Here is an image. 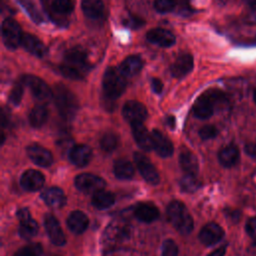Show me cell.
<instances>
[{
	"label": "cell",
	"instance_id": "obj_45",
	"mask_svg": "<svg viewBox=\"0 0 256 256\" xmlns=\"http://www.w3.org/2000/svg\"><path fill=\"white\" fill-rule=\"evenodd\" d=\"M226 253V245H223L215 250H213L211 253H209L207 256H224Z\"/></svg>",
	"mask_w": 256,
	"mask_h": 256
},
{
	"label": "cell",
	"instance_id": "obj_24",
	"mask_svg": "<svg viewBox=\"0 0 256 256\" xmlns=\"http://www.w3.org/2000/svg\"><path fill=\"white\" fill-rule=\"evenodd\" d=\"M21 44L28 52H30L34 56L43 57L47 53V49L43 44V42L40 41L36 36L32 34H29V33L23 34Z\"/></svg>",
	"mask_w": 256,
	"mask_h": 256
},
{
	"label": "cell",
	"instance_id": "obj_49",
	"mask_svg": "<svg viewBox=\"0 0 256 256\" xmlns=\"http://www.w3.org/2000/svg\"><path fill=\"white\" fill-rule=\"evenodd\" d=\"M253 100H254V102L256 103V89H255L254 92H253Z\"/></svg>",
	"mask_w": 256,
	"mask_h": 256
},
{
	"label": "cell",
	"instance_id": "obj_34",
	"mask_svg": "<svg viewBox=\"0 0 256 256\" xmlns=\"http://www.w3.org/2000/svg\"><path fill=\"white\" fill-rule=\"evenodd\" d=\"M199 185H200L199 181L197 180L196 176H193V175L185 174L180 180L181 189L188 193H192L196 191L199 188Z\"/></svg>",
	"mask_w": 256,
	"mask_h": 256
},
{
	"label": "cell",
	"instance_id": "obj_43",
	"mask_svg": "<svg viewBox=\"0 0 256 256\" xmlns=\"http://www.w3.org/2000/svg\"><path fill=\"white\" fill-rule=\"evenodd\" d=\"M245 22L249 25H256V5L250 6L245 16Z\"/></svg>",
	"mask_w": 256,
	"mask_h": 256
},
{
	"label": "cell",
	"instance_id": "obj_48",
	"mask_svg": "<svg viewBox=\"0 0 256 256\" xmlns=\"http://www.w3.org/2000/svg\"><path fill=\"white\" fill-rule=\"evenodd\" d=\"M246 4H248L249 6H253L256 5V0H243Z\"/></svg>",
	"mask_w": 256,
	"mask_h": 256
},
{
	"label": "cell",
	"instance_id": "obj_38",
	"mask_svg": "<svg viewBox=\"0 0 256 256\" xmlns=\"http://www.w3.org/2000/svg\"><path fill=\"white\" fill-rule=\"evenodd\" d=\"M175 0H154V8L159 13H167L174 9Z\"/></svg>",
	"mask_w": 256,
	"mask_h": 256
},
{
	"label": "cell",
	"instance_id": "obj_15",
	"mask_svg": "<svg viewBox=\"0 0 256 256\" xmlns=\"http://www.w3.org/2000/svg\"><path fill=\"white\" fill-rule=\"evenodd\" d=\"M44 182H45L44 175L40 171L34 170V169L26 170L21 175V178H20L21 187L24 190L30 191V192L40 190L44 185Z\"/></svg>",
	"mask_w": 256,
	"mask_h": 256
},
{
	"label": "cell",
	"instance_id": "obj_4",
	"mask_svg": "<svg viewBox=\"0 0 256 256\" xmlns=\"http://www.w3.org/2000/svg\"><path fill=\"white\" fill-rule=\"evenodd\" d=\"M225 101V95L222 91L211 89L204 92L194 103L193 113L197 118L207 119L212 116L217 104Z\"/></svg>",
	"mask_w": 256,
	"mask_h": 256
},
{
	"label": "cell",
	"instance_id": "obj_16",
	"mask_svg": "<svg viewBox=\"0 0 256 256\" xmlns=\"http://www.w3.org/2000/svg\"><path fill=\"white\" fill-rule=\"evenodd\" d=\"M153 149L161 157H169L173 153L172 142L158 129H154L151 133Z\"/></svg>",
	"mask_w": 256,
	"mask_h": 256
},
{
	"label": "cell",
	"instance_id": "obj_1",
	"mask_svg": "<svg viewBox=\"0 0 256 256\" xmlns=\"http://www.w3.org/2000/svg\"><path fill=\"white\" fill-rule=\"evenodd\" d=\"M87 53L81 47H73L64 55V63L59 66V71L67 78L81 79L86 72Z\"/></svg>",
	"mask_w": 256,
	"mask_h": 256
},
{
	"label": "cell",
	"instance_id": "obj_13",
	"mask_svg": "<svg viewBox=\"0 0 256 256\" xmlns=\"http://www.w3.org/2000/svg\"><path fill=\"white\" fill-rule=\"evenodd\" d=\"M44 226L49 239L54 245L62 246L66 243L65 235L60 226V223L53 215L49 214L45 216Z\"/></svg>",
	"mask_w": 256,
	"mask_h": 256
},
{
	"label": "cell",
	"instance_id": "obj_27",
	"mask_svg": "<svg viewBox=\"0 0 256 256\" xmlns=\"http://www.w3.org/2000/svg\"><path fill=\"white\" fill-rule=\"evenodd\" d=\"M113 171L115 176L121 180H128L134 176V166L126 159H118L114 162Z\"/></svg>",
	"mask_w": 256,
	"mask_h": 256
},
{
	"label": "cell",
	"instance_id": "obj_22",
	"mask_svg": "<svg viewBox=\"0 0 256 256\" xmlns=\"http://www.w3.org/2000/svg\"><path fill=\"white\" fill-rule=\"evenodd\" d=\"M89 225L87 215L79 210L73 211L67 218V226L69 230L75 234H82Z\"/></svg>",
	"mask_w": 256,
	"mask_h": 256
},
{
	"label": "cell",
	"instance_id": "obj_2",
	"mask_svg": "<svg viewBox=\"0 0 256 256\" xmlns=\"http://www.w3.org/2000/svg\"><path fill=\"white\" fill-rule=\"evenodd\" d=\"M167 217L169 222L181 234H189L194 227V221L184 203L173 200L167 206Z\"/></svg>",
	"mask_w": 256,
	"mask_h": 256
},
{
	"label": "cell",
	"instance_id": "obj_21",
	"mask_svg": "<svg viewBox=\"0 0 256 256\" xmlns=\"http://www.w3.org/2000/svg\"><path fill=\"white\" fill-rule=\"evenodd\" d=\"M193 69V57L190 54H181L171 66V74L175 78H182Z\"/></svg>",
	"mask_w": 256,
	"mask_h": 256
},
{
	"label": "cell",
	"instance_id": "obj_19",
	"mask_svg": "<svg viewBox=\"0 0 256 256\" xmlns=\"http://www.w3.org/2000/svg\"><path fill=\"white\" fill-rule=\"evenodd\" d=\"M132 127V133L133 137L138 144V146L145 150L149 151L153 149V143H152V135L149 133L147 128L144 126L143 123H134L131 124Z\"/></svg>",
	"mask_w": 256,
	"mask_h": 256
},
{
	"label": "cell",
	"instance_id": "obj_18",
	"mask_svg": "<svg viewBox=\"0 0 256 256\" xmlns=\"http://www.w3.org/2000/svg\"><path fill=\"white\" fill-rule=\"evenodd\" d=\"M146 37L148 41L161 47H170L176 41L174 34L163 28H154L148 31Z\"/></svg>",
	"mask_w": 256,
	"mask_h": 256
},
{
	"label": "cell",
	"instance_id": "obj_29",
	"mask_svg": "<svg viewBox=\"0 0 256 256\" xmlns=\"http://www.w3.org/2000/svg\"><path fill=\"white\" fill-rule=\"evenodd\" d=\"M143 67V61L139 56L132 55L127 57L120 65V70L125 76H133L140 72Z\"/></svg>",
	"mask_w": 256,
	"mask_h": 256
},
{
	"label": "cell",
	"instance_id": "obj_44",
	"mask_svg": "<svg viewBox=\"0 0 256 256\" xmlns=\"http://www.w3.org/2000/svg\"><path fill=\"white\" fill-rule=\"evenodd\" d=\"M151 88L156 94H160L163 90L162 81L158 78H152L151 79Z\"/></svg>",
	"mask_w": 256,
	"mask_h": 256
},
{
	"label": "cell",
	"instance_id": "obj_40",
	"mask_svg": "<svg viewBox=\"0 0 256 256\" xmlns=\"http://www.w3.org/2000/svg\"><path fill=\"white\" fill-rule=\"evenodd\" d=\"M218 134V130L215 126L213 125H206L203 126L200 130H199V136L201 137V139L203 140H209L212 138H215Z\"/></svg>",
	"mask_w": 256,
	"mask_h": 256
},
{
	"label": "cell",
	"instance_id": "obj_46",
	"mask_svg": "<svg viewBox=\"0 0 256 256\" xmlns=\"http://www.w3.org/2000/svg\"><path fill=\"white\" fill-rule=\"evenodd\" d=\"M245 151H246V153H247L248 155L255 157V156H256V145H255V144H252V143L247 144V145L245 146Z\"/></svg>",
	"mask_w": 256,
	"mask_h": 256
},
{
	"label": "cell",
	"instance_id": "obj_11",
	"mask_svg": "<svg viewBox=\"0 0 256 256\" xmlns=\"http://www.w3.org/2000/svg\"><path fill=\"white\" fill-rule=\"evenodd\" d=\"M122 115L131 124L142 123L147 118V109L142 103L136 100H130L124 104Z\"/></svg>",
	"mask_w": 256,
	"mask_h": 256
},
{
	"label": "cell",
	"instance_id": "obj_6",
	"mask_svg": "<svg viewBox=\"0 0 256 256\" xmlns=\"http://www.w3.org/2000/svg\"><path fill=\"white\" fill-rule=\"evenodd\" d=\"M2 39L5 46L9 49H16L22 41V33L19 24L12 18H6L1 27Z\"/></svg>",
	"mask_w": 256,
	"mask_h": 256
},
{
	"label": "cell",
	"instance_id": "obj_47",
	"mask_svg": "<svg viewBox=\"0 0 256 256\" xmlns=\"http://www.w3.org/2000/svg\"><path fill=\"white\" fill-rule=\"evenodd\" d=\"M166 125L169 126V127H171V128H174V126H175V119H174L172 116L167 117V119H166Z\"/></svg>",
	"mask_w": 256,
	"mask_h": 256
},
{
	"label": "cell",
	"instance_id": "obj_10",
	"mask_svg": "<svg viewBox=\"0 0 256 256\" xmlns=\"http://www.w3.org/2000/svg\"><path fill=\"white\" fill-rule=\"evenodd\" d=\"M18 220L20 222L19 225V235L23 239H31L36 236L38 232V224L37 222L31 218L30 212L27 208H21L16 213Z\"/></svg>",
	"mask_w": 256,
	"mask_h": 256
},
{
	"label": "cell",
	"instance_id": "obj_33",
	"mask_svg": "<svg viewBox=\"0 0 256 256\" xmlns=\"http://www.w3.org/2000/svg\"><path fill=\"white\" fill-rule=\"evenodd\" d=\"M100 146H101L103 151L112 152L118 146V137H117V135L112 133V132L105 133L102 136L101 140H100Z\"/></svg>",
	"mask_w": 256,
	"mask_h": 256
},
{
	"label": "cell",
	"instance_id": "obj_9",
	"mask_svg": "<svg viewBox=\"0 0 256 256\" xmlns=\"http://www.w3.org/2000/svg\"><path fill=\"white\" fill-rule=\"evenodd\" d=\"M22 82L26 85L35 98L41 101H47L52 97V91L48 85L39 77L34 75H24Z\"/></svg>",
	"mask_w": 256,
	"mask_h": 256
},
{
	"label": "cell",
	"instance_id": "obj_7",
	"mask_svg": "<svg viewBox=\"0 0 256 256\" xmlns=\"http://www.w3.org/2000/svg\"><path fill=\"white\" fill-rule=\"evenodd\" d=\"M74 184L79 191L86 194H95L104 190L106 186V182L103 178L91 173H82L77 175L74 180Z\"/></svg>",
	"mask_w": 256,
	"mask_h": 256
},
{
	"label": "cell",
	"instance_id": "obj_26",
	"mask_svg": "<svg viewBox=\"0 0 256 256\" xmlns=\"http://www.w3.org/2000/svg\"><path fill=\"white\" fill-rule=\"evenodd\" d=\"M179 163L185 174L196 176L199 170L197 157L189 150H183L179 156Z\"/></svg>",
	"mask_w": 256,
	"mask_h": 256
},
{
	"label": "cell",
	"instance_id": "obj_37",
	"mask_svg": "<svg viewBox=\"0 0 256 256\" xmlns=\"http://www.w3.org/2000/svg\"><path fill=\"white\" fill-rule=\"evenodd\" d=\"M178 246L172 239H166L161 247V256H177Z\"/></svg>",
	"mask_w": 256,
	"mask_h": 256
},
{
	"label": "cell",
	"instance_id": "obj_5",
	"mask_svg": "<svg viewBox=\"0 0 256 256\" xmlns=\"http://www.w3.org/2000/svg\"><path fill=\"white\" fill-rule=\"evenodd\" d=\"M103 90L105 96L111 99L119 97L126 88V76L120 68L108 67L103 75Z\"/></svg>",
	"mask_w": 256,
	"mask_h": 256
},
{
	"label": "cell",
	"instance_id": "obj_25",
	"mask_svg": "<svg viewBox=\"0 0 256 256\" xmlns=\"http://www.w3.org/2000/svg\"><path fill=\"white\" fill-rule=\"evenodd\" d=\"M240 159V152L237 146L230 144L223 147L218 153V160L220 164L226 168L233 167Z\"/></svg>",
	"mask_w": 256,
	"mask_h": 256
},
{
	"label": "cell",
	"instance_id": "obj_35",
	"mask_svg": "<svg viewBox=\"0 0 256 256\" xmlns=\"http://www.w3.org/2000/svg\"><path fill=\"white\" fill-rule=\"evenodd\" d=\"M42 254V246L39 243H32L20 248L14 256H40Z\"/></svg>",
	"mask_w": 256,
	"mask_h": 256
},
{
	"label": "cell",
	"instance_id": "obj_41",
	"mask_svg": "<svg viewBox=\"0 0 256 256\" xmlns=\"http://www.w3.org/2000/svg\"><path fill=\"white\" fill-rule=\"evenodd\" d=\"M123 24L132 29H136L143 26L145 24V21L138 16H130L123 20Z\"/></svg>",
	"mask_w": 256,
	"mask_h": 256
},
{
	"label": "cell",
	"instance_id": "obj_20",
	"mask_svg": "<svg viewBox=\"0 0 256 256\" xmlns=\"http://www.w3.org/2000/svg\"><path fill=\"white\" fill-rule=\"evenodd\" d=\"M44 203L52 208H61L66 203L64 191L59 187H49L41 194Z\"/></svg>",
	"mask_w": 256,
	"mask_h": 256
},
{
	"label": "cell",
	"instance_id": "obj_17",
	"mask_svg": "<svg viewBox=\"0 0 256 256\" xmlns=\"http://www.w3.org/2000/svg\"><path fill=\"white\" fill-rule=\"evenodd\" d=\"M92 158V150L85 144H78L73 146L69 151L70 161L78 167L86 166Z\"/></svg>",
	"mask_w": 256,
	"mask_h": 256
},
{
	"label": "cell",
	"instance_id": "obj_3",
	"mask_svg": "<svg viewBox=\"0 0 256 256\" xmlns=\"http://www.w3.org/2000/svg\"><path fill=\"white\" fill-rule=\"evenodd\" d=\"M53 94L55 105L61 117L65 120H71L74 118L78 110V100L73 92L62 84H58L55 87Z\"/></svg>",
	"mask_w": 256,
	"mask_h": 256
},
{
	"label": "cell",
	"instance_id": "obj_14",
	"mask_svg": "<svg viewBox=\"0 0 256 256\" xmlns=\"http://www.w3.org/2000/svg\"><path fill=\"white\" fill-rule=\"evenodd\" d=\"M28 157L36 165L41 167H48L53 163V156L51 152L39 144H31L26 148Z\"/></svg>",
	"mask_w": 256,
	"mask_h": 256
},
{
	"label": "cell",
	"instance_id": "obj_31",
	"mask_svg": "<svg viewBox=\"0 0 256 256\" xmlns=\"http://www.w3.org/2000/svg\"><path fill=\"white\" fill-rule=\"evenodd\" d=\"M48 117L47 108L44 105L35 106L29 114V123L34 128H40L44 125Z\"/></svg>",
	"mask_w": 256,
	"mask_h": 256
},
{
	"label": "cell",
	"instance_id": "obj_28",
	"mask_svg": "<svg viewBox=\"0 0 256 256\" xmlns=\"http://www.w3.org/2000/svg\"><path fill=\"white\" fill-rule=\"evenodd\" d=\"M81 7L84 14L91 19L101 17L104 12V4L102 0H82Z\"/></svg>",
	"mask_w": 256,
	"mask_h": 256
},
{
	"label": "cell",
	"instance_id": "obj_32",
	"mask_svg": "<svg viewBox=\"0 0 256 256\" xmlns=\"http://www.w3.org/2000/svg\"><path fill=\"white\" fill-rule=\"evenodd\" d=\"M74 9L72 0H53L51 3V10L54 14L63 16L70 14Z\"/></svg>",
	"mask_w": 256,
	"mask_h": 256
},
{
	"label": "cell",
	"instance_id": "obj_23",
	"mask_svg": "<svg viewBox=\"0 0 256 256\" xmlns=\"http://www.w3.org/2000/svg\"><path fill=\"white\" fill-rule=\"evenodd\" d=\"M134 215L141 222L151 223L159 217V211L152 203H139L134 210Z\"/></svg>",
	"mask_w": 256,
	"mask_h": 256
},
{
	"label": "cell",
	"instance_id": "obj_39",
	"mask_svg": "<svg viewBox=\"0 0 256 256\" xmlns=\"http://www.w3.org/2000/svg\"><path fill=\"white\" fill-rule=\"evenodd\" d=\"M22 96H23V87L20 83H17L11 89L8 98L13 105H18L22 99Z\"/></svg>",
	"mask_w": 256,
	"mask_h": 256
},
{
	"label": "cell",
	"instance_id": "obj_8",
	"mask_svg": "<svg viewBox=\"0 0 256 256\" xmlns=\"http://www.w3.org/2000/svg\"><path fill=\"white\" fill-rule=\"evenodd\" d=\"M134 161L138 171L146 182L151 185H157L159 183L160 176L157 169L144 154L140 152L134 153Z\"/></svg>",
	"mask_w": 256,
	"mask_h": 256
},
{
	"label": "cell",
	"instance_id": "obj_36",
	"mask_svg": "<svg viewBox=\"0 0 256 256\" xmlns=\"http://www.w3.org/2000/svg\"><path fill=\"white\" fill-rule=\"evenodd\" d=\"M20 3L25 8V10L27 11V13L32 18L33 21H35L37 23L42 21V17L40 15V13L38 12L37 8L35 7L34 3L31 0H20Z\"/></svg>",
	"mask_w": 256,
	"mask_h": 256
},
{
	"label": "cell",
	"instance_id": "obj_42",
	"mask_svg": "<svg viewBox=\"0 0 256 256\" xmlns=\"http://www.w3.org/2000/svg\"><path fill=\"white\" fill-rule=\"evenodd\" d=\"M245 230L247 234L254 240H256V216L250 218L245 225Z\"/></svg>",
	"mask_w": 256,
	"mask_h": 256
},
{
	"label": "cell",
	"instance_id": "obj_12",
	"mask_svg": "<svg viewBox=\"0 0 256 256\" xmlns=\"http://www.w3.org/2000/svg\"><path fill=\"white\" fill-rule=\"evenodd\" d=\"M224 235L225 232L219 224L215 222H210L203 226V228L200 230L199 240L202 244L206 246H212L221 241Z\"/></svg>",
	"mask_w": 256,
	"mask_h": 256
},
{
	"label": "cell",
	"instance_id": "obj_30",
	"mask_svg": "<svg viewBox=\"0 0 256 256\" xmlns=\"http://www.w3.org/2000/svg\"><path fill=\"white\" fill-rule=\"evenodd\" d=\"M115 202V196L113 193L105 190H101L92 197V205L99 210H104L111 207Z\"/></svg>",
	"mask_w": 256,
	"mask_h": 256
}]
</instances>
